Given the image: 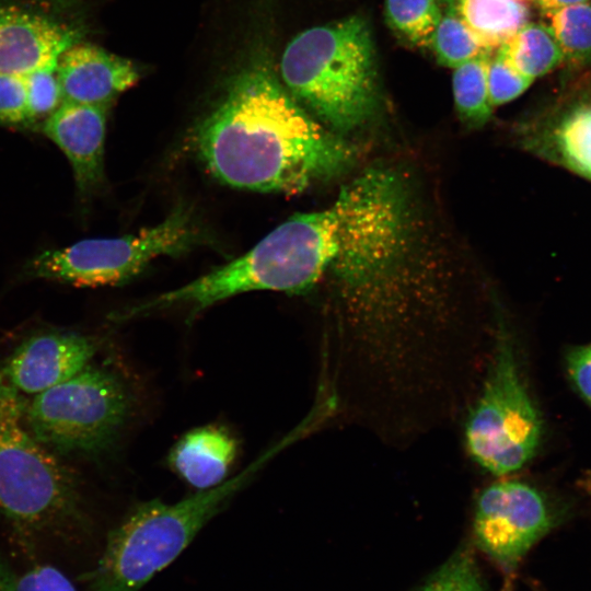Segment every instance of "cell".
<instances>
[{
    "mask_svg": "<svg viewBox=\"0 0 591 591\" xmlns=\"http://www.w3.org/2000/svg\"><path fill=\"white\" fill-rule=\"evenodd\" d=\"M385 14L396 34L418 46L430 44L442 15L436 0H385Z\"/></svg>",
    "mask_w": 591,
    "mask_h": 591,
    "instance_id": "20",
    "label": "cell"
},
{
    "mask_svg": "<svg viewBox=\"0 0 591 591\" xmlns=\"http://www.w3.org/2000/svg\"><path fill=\"white\" fill-rule=\"evenodd\" d=\"M499 51L520 74L534 80L556 68L564 56L552 30L543 24H525Z\"/></svg>",
    "mask_w": 591,
    "mask_h": 591,
    "instance_id": "17",
    "label": "cell"
},
{
    "mask_svg": "<svg viewBox=\"0 0 591 591\" xmlns=\"http://www.w3.org/2000/svg\"><path fill=\"white\" fill-rule=\"evenodd\" d=\"M429 45L440 63L453 68L488 51L465 23L450 11L441 15Z\"/></svg>",
    "mask_w": 591,
    "mask_h": 591,
    "instance_id": "21",
    "label": "cell"
},
{
    "mask_svg": "<svg viewBox=\"0 0 591 591\" xmlns=\"http://www.w3.org/2000/svg\"><path fill=\"white\" fill-rule=\"evenodd\" d=\"M280 71L290 94L340 136L367 124L379 107L373 43L360 16L297 35Z\"/></svg>",
    "mask_w": 591,
    "mask_h": 591,
    "instance_id": "5",
    "label": "cell"
},
{
    "mask_svg": "<svg viewBox=\"0 0 591 591\" xmlns=\"http://www.w3.org/2000/svg\"><path fill=\"white\" fill-rule=\"evenodd\" d=\"M58 58L59 56L54 57L24 76L27 89L28 127L43 124L62 104L57 71Z\"/></svg>",
    "mask_w": 591,
    "mask_h": 591,
    "instance_id": "22",
    "label": "cell"
},
{
    "mask_svg": "<svg viewBox=\"0 0 591 591\" xmlns=\"http://www.w3.org/2000/svg\"><path fill=\"white\" fill-rule=\"evenodd\" d=\"M0 591H7V589L0 583Z\"/></svg>",
    "mask_w": 591,
    "mask_h": 591,
    "instance_id": "29",
    "label": "cell"
},
{
    "mask_svg": "<svg viewBox=\"0 0 591 591\" xmlns=\"http://www.w3.org/2000/svg\"><path fill=\"white\" fill-rule=\"evenodd\" d=\"M80 37L79 30L46 14L0 5V74L25 76Z\"/></svg>",
    "mask_w": 591,
    "mask_h": 591,
    "instance_id": "14",
    "label": "cell"
},
{
    "mask_svg": "<svg viewBox=\"0 0 591 591\" xmlns=\"http://www.w3.org/2000/svg\"><path fill=\"white\" fill-rule=\"evenodd\" d=\"M486 50L505 44L526 24L529 8L522 0H447Z\"/></svg>",
    "mask_w": 591,
    "mask_h": 591,
    "instance_id": "16",
    "label": "cell"
},
{
    "mask_svg": "<svg viewBox=\"0 0 591 591\" xmlns=\"http://www.w3.org/2000/svg\"><path fill=\"white\" fill-rule=\"evenodd\" d=\"M588 0H537L541 9L547 14L565 7L587 2Z\"/></svg>",
    "mask_w": 591,
    "mask_h": 591,
    "instance_id": "28",
    "label": "cell"
},
{
    "mask_svg": "<svg viewBox=\"0 0 591 591\" xmlns=\"http://www.w3.org/2000/svg\"><path fill=\"white\" fill-rule=\"evenodd\" d=\"M567 368L571 380L591 404V345L572 349L567 356Z\"/></svg>",
    "mask_w": 591,
    "mask_h": 591,
    "instance_id": "27",
    "label": "cell"
},
{
    "mask_svg": "<svg viewBox=\"0 0 591 591\" xmlns=\"http://www.w3.org/2000/svg\"><path fill=\"white\" fill-rule=\"evenodd\" d=\"M130 395L114 372L89 364L23 402L28 431L61 457L96 456L113 445L130 413Z\"/></svg>",
    "mask_w": 591,
    "mask_h": 591,
    "instance_id": "8",
    "label": "cell"
},
{
    "mask_svg": "<svg viewBox=\"0 0 591 591\" xmlns=\"http://www.w3.org/2000/svg\"><path fill=\"white\" fill-rule=\"evenodd\" d=\"M193 213L177 208L159 224L119 237L86 239L51 248L31 258L23 267L28 278L77 287L123 285L161 256H177L205 241Z\"/></svg>",
    "mask_w": 591,
    "mask_h": 591,
    "instance_id": "9",
    "label": "cell"
},
{
    "mask_svg": "<svg viewBox=\"0 0 591 591\" xmlns=\"http://www.w3.org/2000/svg\"><path fill=\"white\" fill-rule=\"evenodd\" d=\"M554 520L537 488L500 477L483 487L475 498L474 543L510 580L532 546L553 528Z\"/></svg>",
    "mask_w": 591,
    "mask_h": 591,
    "instance_id": "10",
    "label": "cell"
},
{
    "mask_svg": "<svg viewBox=\"0 0 591 591\" xmlns=\"http://www.w3.org/2000/svg\"><path fill=\"white\" fill-rule=\"evenodd\" d=\"M523 1V0H522Z\"/></svg>",
    "mask_w": 591,
    "mask_h": 591,
    "instance_id": "30",
    "label": "cell"
},
{
    "mask_svg": "<svg viewBox=\"0 0 591 591\" xmlns=\"http://www.w3.org/2000/svg\"><path fill=\"white\" fill-rule=\"evenodd\" d=\"M233 434L219 425H205L184 433L169 453V465L196 490L227 480L237 455Z\"/></svg>",
    "mask_w": 591,
    "mask_h": 591,
    "instance_id": "15",
    "label": "cell"
},
{
    "mask_svg": "<svg viewBox=\"0 0 591 591\" xmlns=\"http://www.w3.org/2000/svg\"><path fill=\"white\" fill-rule=\"evenodd\" d=\"M62 103L109 106L139 79L134 63L80 40L66 47L57 62Z\"/></svg>",
    "mask_w": 591,
    "mask_h": 591,
    "instance_id": "13",
    "label": "cell"
},
{
    "mask_svg": "<svg viewBox=\"0 0 591 591\" xmlns=\"http://www.w3.org/2000/svg\"><path fill=\"white\" fill-rule=\"evenodd\" d=\"M195 151L208 171L235 188L298 194L347 172L357 148L313 119L265 60L229 84L196 127Z\"/></svg>",
    "mask_w": 591,
    "mask_h": 591,
    "instance_id": "2",
    "label": "cell"
},
{
    "mask_svg": "<svg viewBox=\"0 0 591 591\" xmlns=\"http://www.w3.org/2000/svg\"><path fill=\"white\" fill-rule=\"evenodd\" d=\"M323 265L321 210L299 213L233 262L118 316L131 318L175 306H186L193 315L224 299L255 290L305 294L320 283Z\"/></svg>",
    "mask_w": 591,
    "mask_h": 591,
    "instance_id": "6",
    "label": "cell"
},
{
    "mask_svg": "<svg viewBox=\"0 0 591 591\" xmlns=\"http://www.w3.org/2000/svg\"><path fill=\"white\" fill-rule=\"evenodd\" d=\"M564 60L586 63L591 60V4L565 7L546 14Z\"/></svg>",
    "mask_w": 591,
    "mask_h": 591,
    "instance_id": "19",
    "label": "cell"
},
{
    "mask_svg": "<svg viewBox=\"0 0 591 591\" xmlns=\"http://www.w3.org/2000/svg\"><path fill=\"white\" fill-rule=\"evenodd\" d=\"M326 265L337 296L324 380L346 420L402 430L448 414L483 358L484 323L432 271L430 227L408 175L363 170L324 209ZM320 280V281H321Z\"/></svg>",
    "mask_w": 591,
    "mask_h": 591,
    "instance_id": "1",
    "label": "cell"
},
{
    "mask_svg": "<svg viewBox=\"0 0 591 591\" xmlns=\"http://www.w3.org/2000/svg\"><path fill=\"white\" fill-rule=\"evenodd\" d=\"M420 591H484L472 553L465 547L456 551Z\"/></svg>",
    "mask_w": 591,
    "mask_h": 591,
    "instance_id": "23",
    "label": "cell"
},
{
    "mask_svg": "<svg viewBox=\"0 0 591 591\" xmlns=\"http://www.w3.org/2000/svg\"><path fill=\"white\" fill-rule=\"evenodd\" d=\"M287 434L237 475L174 503L137 505L113 529L96 567L82 578L88 591H138L172 563L228 501L275 455L292 444Z\"/></svg>",
    "mask_w": 591,
    "mask_h": 591,
    "instance_id": "4",
    "label": "cell"
},
{
    "mask_svg": "<svg viewBox=\"0 0 591 591\" xmlns=\"http://www.w3.org/2000/svg\"><path fill=\"white\" fill-rule=\"evenodd\" d=\"M489 56L482 54L456 67L453 73V96L457 114L464 125L480 128L490 118L487 71Z\"/></svg>",
    "mask_w": 591,
    "mask_h": 591,
    "instance_id": "18",
    "label": "cell"
},
{
    "mask_svg": "<svg viewBox=\"0 0 591 591\" xmlns=\"http://www.w3.org/2000/svg\"><path fill=\"white\" fill-rule=\"evenodd\" d=\"M23 402L0 374V514L23 542L69 541L89 528L81 480L28 431Z\"/></svg>",
    "mask_w": 591,
    "mask_h": 591,
    "instance_id": "3",
    "label": "cell"
},
{
    "mask_svg": "<svg viewBox=\"0 0 591 591\" xmlns=\"http://www.w3.org/2000/svg\"><path fill=\"white\" fill-rule=\"evenodd\" d=\"M462 417L468 457L496 478L521 470L540 445L542 418L522 374L513 338L498 315L484 372Z\"/></svg>",
    "mask_w": 591,
    "mask_h": 591,
    "instance_id": "7",
    "label": "cell"
},
{
    "mask_svg": "<svg viewBox=\"0 0 591 591\" xmlns=\"http://www.w3.org/2000/svg\"><path fill=\"white\" fill-rule=\"evenodd\" d=\"M108 107L63 102L40 126L70 162L80 196H90L104 183Z\"/></svg>",
    "mask_w": 591,
    "mask_h": 591,
    "instance_id": "12",
    "label": "cell"
},
{
    "mask_svg": "<svg viewBox=\"0 0 591 591\" xmlns=\"http://www.w3.org/2000/svg\"><path fill=\"white\" fill-rule=\"evenodd\" d=\"M0 583L7 591H77L70 580L53 566H35L16 573L1 555Z\"/></svg>",
    "mask_w": 591,
    "mask_h": 591,
    "instance_id": "24",
    "label": "cell"
},
{
    "mask_svg": "<svg viewBox=\"0 0 591 591\" xmlns=\"http://www.w3.org/2000/svg\"><path fill=\"white\" fill-rule=\"evenodd\" d=\"M96 341L74 332H44L19 344L0 364L4 381L33 396L67 381L91 364Z\"/></svg>",
    "mask_w": 591,
    "mask_h": 591,
    "instance_id": "11",
    "label": "cell"
},
{
    "mask_svg": "<svg viewBox=\"0 0 591 591\" xmlns=\"http://www.w3.org/2000/svg\"><path fill=\"white\" fill-rule=\"evenodd\" d=\"M533 80L515 71L498 50L489 58L487 83L493 107L508 103L520 96Z\"/></svg>",
    "mask_w": 591,
    "mask_h": 591,
    "instance_id": "25",
    "label": "cell"
},
{
    "mask_svg": "<svg viewBox=\"0 0 591 591\" xmlns=\"http://www.w3.org/2000/svg\"><path fill=\"white\" fill-rule=\"evenodd\" d=\"M0 124L28 127L27 89L24 76L0 74Z\"/></svg>",
    "mask_w": 591,
    "mask_h": 591,
    "instance_id": "26",
    "label": "cell"
}]
</instances>
